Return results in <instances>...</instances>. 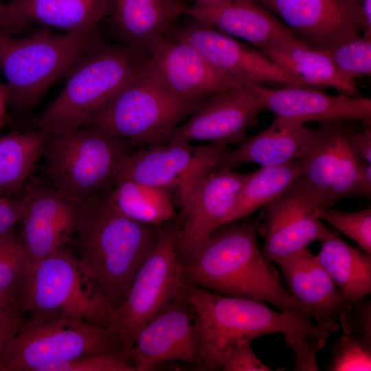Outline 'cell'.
Returning a JSON list of instances; mask_svg holds the SVG:
<instances>
[{
  "instance_id": "obj_1",
  "label": "cell",
  "mask_w": 371,
  "mask_h": 371,
  "mask_svg": "<svg viewBox=\"0 0 371 371\" xmlns=\"http://www.w3.org/2000/svg\"><path fill=\"white\" fill-rule=\"evenodd\" d=\"M262 214L214 230L183 264V280L217 293L268 302L283 313L305 319L304 306L274 276L257 241Z\"/></svg>"
},
{
  "instance_id": "obj_2",
  "label": "cell",
  "mask_w": 371,
  "mask_h": 371,
  "mask_svg": "<svg viewBox=\"0 0 371 371\" xmlns=\"http://www.w3.org/2000/svg\"><path fill=\"white\" fill-rule=\"evenodd\" d=\"M182 293L196 312L203 339L202 368L221 369L238 346L270 333H281L293 348L302 338L323 339L339 328L338 322L326 324L295 317L267 306L264 302L223 295L184 281Z\"/></svg>"
},
{
  "instance_id": "obj_3",
  "label": "cell",
  "mask_w": 371,
  "mask_h": 371,
  "mask_svg": "<svg viewBox=\"0 0 371 371\" xmlns=\"http://www.w3.org/2000/svg\"><path fill=\"white\" fill-rule=\"evenodd\" d=\"M161 226L129 218L102 194L83 202L71 241L80 262L114 309L125 298Z\"/></svg>"
},
{
  "instance_id": "obj_4",
  "label": "cell",
  "mask_w": 371,
  "mask_h": 371,
  "mask_svg": "<svg viewBox=\"0 0 371 371\" xmlns=\"http://www.w3.org/2000/svg\"><path fill=\"white\" fill-rule=\"evenodd\" d=\"M143 58L124 45H104L98 41L67 72L58 95L27 120V126L52 135L89 126L138 72Z\"/></svg>"
},
{
  "instance_id": "obj_5",
  "label": "cell",
  "mask_w": 371,
  "mask_h": 371,
  "mask_svg": "<svg viewBox=\"0 0 371 371\" xmlns=\"http://www.w3.org/2000/svg\"><path fill=\"white\" fill-rule=\"evenodd\" d=\"M98 37V28L63 34L42 30L20 38L0 36V69L15 109L30 111Z\"/></svg>"
},
{
  "instance_id": "obj_6",
  "label": "cell",
  "mask_w": 371,
  "mask_h": 371,
  "mask_svg": "<svg viewBox=\"0 0 371 371\" xmlns=\"http://www.w3.org/2000/svg\"><path fill=\"white\" fill-rule=\"evenodd\" d=\"M133 149L91 126L49 135L43 155L47 182L80 202L101 195L119 179Z\"/></svg>"
},
{
  "instance_id": "obj_7",
  "label": "cell",
  "mask_w": 371,
  "mask_h": 371,
  "mask_svg": "<svg viewBox=\"0 0 371 371\" xmlns=\"http://www.w3.org/2000/svg\"><path fill=\"white\" fill-rule=\"evenodd\" d=\"M207 99L191 100L175 95L139 68L89 126L132 147L165 144L180 122Z\"/></svg>"
},
{
  "instance_id": "obj_8",
  "label": "cell",
  "mask_w": 371,
  "mask_h": 371,
  "mask_svg": "<svg viewBox=\"0 0 371 371\" xmlns=\"http://www.w3.org/2000/svg\"><path fill=\"white\" fill-rule=\"evenodd\" d=\"M122 348L108 328L57 312H39L0 349V371H44L84 354Z\"/></svg>"
},
{
  "instance_id": "obj_9",
  "label": "cell",
  "mask_w": 371,
  "mask_h": 371,
  "mask_svg": "<svg viewBox=\"0 0 371 371\" xmlns=\"http://www.w3.org/2000/svg\"><path fill=\"white\" fill-rule=\"evenodd\" d=\"M17 301L23 313H61L108 328L114 311L97 282L66 245L34 265Z\"/></svg>"
},
{
  "instance_id": "obj_10",
  "label": "cell",
  "mask_w": 371,
  "mask_h": 371,
  "mask_svg": "<svg viewBox=\"0 0 371 371\" xmlns=\"http://www.w3.org/2000/svg\"><path fill=\"white\" fill-rule=\"evenodd\" d=\"M179 219L163 225L146 258L114 309L109 328L129 354L140 330L181 293L183 264L177 248Z\"/></svg>"
},
{
  "instance_id": "obj_11",
  "label": "cell",
  "mask_w": 371,
  "mask_h": 371,
  "mask_svg": "<svg viewBox=\"0 0 371 371\" xmlns=\"http://www.w3.org/2000/svg\"><path fill=\"white\" fill-rule=\"evenodd\" d=\"M358 122L320 124L311 129L298 159L302 175L319 196L322 208L330 207L344 198H370V164L361 158L351 141Z\"/></svg>"
},
{
  "instance_id": "obj_12",
  "label": "cell",
  "mask_w": 371,
  "mask_h": 371,
  "mask_svg": "<svg viewBox=\"0 0 371 371\" xmlns=\"http://www.w3.org/2000/svg\"><path fill=\"white\" fill-rule=\"evenodd\" d=\"M229 150L225 145L181 141L142 147L128 156L120 178L176 189L181 203L202 179L219 168Z\"/></svg>"
},
{
  "instance_id": "obj_13",
  "label": "cell",
  "mask_w": 371,
  "mask_h": 371,
  "mask_svg": "<svg viewBox=\"0 0 371 371\" xmlns=\"http://www.w3.org/2000/svg\"><path fill=\"white\" fill-rule=\"evenodd\" d=\"M321 208L319 196L302 175L262 207L260 232H264L265 240L261 251L269 264L308 247L328 232L319 217Z\"/></svg>"
},
{
  "instance_id": "obj_14",
  "label": "cell",
  "mask_w": 371,
  "mask_h": 371,
  "mask_svg": "<svg viewBox=\"0 0 371 371\" xmlns=\"http://www.w3.org/2000/svg\"><path fill=\"white\" fill-rule=\"evenodd\" d=\"M129 355L135 371L153 370L171 360L202 367L201 327L196 312L182 291L140 330Z\"/></svg>"
},
{
  "instance_id": "obj_15",
  "label": "cell",
  "mask_w": 371,
  "mask_h": 371,
  "mask_svg": "<svg viewBox=\"0 0 371 371\" xmlns=\"http://www.w3.org/2000/svg\"><path fill=\"white\" fill-rule=\"evenodd\" d=\"M143 58L141 71L172 94L204 100L242 85H247L212 65L188 43L166 36Z\"/></svg>"
},
{
  "instance_id": "obj_16",
  "label": "cell",
  "mask_w": 371,
  "mask_h": 371,
  "mask_svg": "<svg viewBox=\"0 0 371 371\" xmlns=\"http://www.w3.org/2000/svg\"><path fill=\"white\" fill-rule=\"evenodd\" d=\"M25 186L21 198L23 210L20 240L34 265L71 241L83 202L41 178Z\"/></svg>"
},
{
  "instance_id": "obj_17",
  "label": "cell",
  "mask_w": 371,
  "mask_h": 371,
  "mask_svg": "<svg viewBox=\"0 0 371 371\" xmlns=\"http://www.w3.org/2000/svg\"><path fill=\"white\" fill-rule=\"evenodd\" d=\"M175 30L172 38L188 43L212 65L240 82L308 87L259 49L208 25L193 21Z\"/></svg>"
},
{
  "instance_id": "obj_18",
  "label": "cell",
  "mask_w": 371,
  "mask_h": 371,
  "mask_svg": "<svg viewBox=\"0 0 371 371\" xmlns=\"http://www.w3.org/2000/svg\"><path fill=\"white\" fill-rule=\"evenodd\" d=\"M251 85H242L208 98L172 132L168 142L206 141L227 146L240 143L258 123L262 110Z\"/></svg>"
},
{
  "instance_id": "obj_19",
  "label": "cell",
  "mask_w": 371,
  "mask_h": 371,
  "mask_svg": "<svg viewBox=\"0 0 371 371\" xmlns=\"http://www.w3.org/2000/svg\"><path fill=\"white\" fill-rule=\"evenodd\" d=\"M310 45L328 50L363 31L359 0H255Z\"/></svg>"
},
{
  "instance_id": "obj_20",
  "label": "cell",
  "mask_w": 371,
  "mask_h": 371,
  "mask_svg": "<svg viewBox=\"0 0 371 371\" xmlns=\"http://www.w3.org/2000/svg\"><path fill=\"white\" fill-rule=\"evenodd\" d=\"M247 174L218 168L202 179L181 205L177 248L182 262L191 258L209 235L222 225Z\"/></svg>"
},
{
  "instance_id": "obj_21",
  "label": "cell",
  "mask_w": 371,
  "mask_h": 371,
  "mask_svg": "<svg viewBox=\"0 0 371 371\" xmlns=\"http://www.w3.org/2000/svg\"><path fill=\"white\" fill-rule=\"evenodd\" d=\"M262 109L275 117L305 124L353 120L371 124V98L327 94L318 89L297 85L280 87L253 85Z\"/></svg>"
},
{
  "instance_id": "obj_22",
  "label": "cell",
  "mask_w": 371,
  "mask_h": 371,
  "mask_svg": "<svg viewBox=\"0 0 371 371\" xmlns=\"http://www.w3.org/2000/svg\"><path fill=\"white\" fill-rule=\"evenodd\" d=\"M184 14L259 50L301 39L255 0H227L212 5L194 3L186 7Z\"/></svg>"
},
{
  "instance_id": "obj_23",
  "label": "cell",
  "mask_w": 371,
  "mask_h": 371,
  "mask_svg": "<svg viewBox=\"0 0 371 371\" xmlns=\"http://www.w3.org/2000/svg\"><path fill=\"white\" fill-rule=\"evenodd\" d=\"M289 288L317 323L338 322L348 302L308 247L276 262Z\"/></svg>"
},
{
  "instance_id": "obj_24",
  "label": "cell",
  "mask_w": 371,
  "mask_h": 371,
  "mask_svg": "<svg viewBox=\"0 0 371 371\" xmlns=\"http://www.w3.org/2000/svg\"><path fill=\"white\" fill-rule=\"evenodd\" d=\"M186 6L180 0H110L107 16L123 45L148 52Z\"/></svg>"
},
{
  "instance_id": "obj_25",
  "label": "cell",
  "mask_w": 371,
  "mask_h": 371,
  "mask_svg": "<svg viewBox=\"0 0 371 371\" xmlns=\"http://www.w3.org/2000/svg\"><path fill=\"white\" fill-rule=\"evenodd\" d=\"M311 132L304 124L274 116L265 129L246 137L236 149L229 150L219 168L232 169L248 163L274 166L299 159Z\"/></svg>"
},
{
  "instance_id": "obj_26",
  "label": "cell",
  "mask_w": 371,
  "mask_h": 371,
  "mask_svg": "<svg viewBox=\"0 0 371 371\" xmlns=\"http://www.w3.org/2000/svg\"><path fill=\"white\" fill-rule=\"evenodd\" d=\"M260 51L308 87H331L346 96H354L357 92L355 81H348L341 76L326 50L313 47L302 39Z\"/></svg>"
},
{
  "instance_id": "obj_27",
  "label": "cell",
  "mask_w": 371,
  "mask_h": 371,
  "mask_svg": "<svg viewBox=\"0 0 371 371\" xmlns=\"http://www.w3.org/2000/svg\"><path fill=\"white\" fill-rule=\"evenodd\" d=\"M317 260L348 302L371 293V255L352 247L333 231L319 240Z\"/></svg>"
},
{
  "instance_id": "obj_28",
  "label": "cell",
  "mask_w": 371,
  "mask_h": 371,
  "mask_svg": "<svg viewBox=\"0 0 371 371\" xmlns=\"http://www.w3.org/2000/svg\"><path fill=\"white\" fill-rule=\"evenodd\" d=\"M110 0H10V9L30 24L65 32L98 28L107 16Z\"/></svg>"
},
{
  "instance_id": "obj_29",
  "label": "cell",
  "mask_w": 371,
  "mask_h": 371,
  "mask_svg": "<svg viewBox=\"0 0 371 371\" xmlns=\"http://www.w3.org/2000/svg\"><path fill=\"white\" fill-rule=\"evenodd\" d=\"M120 213L139 223L161 226L176 218L170 190L120 178L102 194Z\"/></svg>"
},
{
  "instance_id": "obj_30",
  "label": "cell",
  "mask_w": 371,
  "mask_h": 371,
  "mask_svg": "<svg viewBox=\"0 0 371 371\" xmlns=\"http://www.w3.org/2000/svg\"><path fill=\"white\" fill-rule=\"evenodd\" d=\"M302 175L298 159L247 173L235 203L222 225L249 216L284 192Z\"/></svg>"
},
{
  "instance_id": "obj_31",
  "label": "cell",
  "mask_w": 371,
  "mask_h": 371,
  "mask_svg": "<svg viewBox=\"0 0 371 371\" xmlns=\"http://www.w3.org/2000/svg\"><path fill=\"white\" fill-rule=\"evenodd\" d=\"M48 137L43 131L30 129L0 137V190L14 191L25 186Z\"/></svg>"
},
{
  "instance_id": "obj_32",
  "label": "cell",
  "mask_w": 371,
  "mask_h": 371,
  "mask_svg": "<svg viewBox=\"0 0 371 371\" xmlns=\"http://www.w3.org/2000/svg\"><path fill=\"white\" fill-rule=\"evenodd\" d=\"M33 267L13 230L0 234V287L17 300Z\"/></svg>"
},
{
  "instance_id": "obj_33",
  "label": "cell",
  "mask_w": 371,
  "mask_h": 371,
  "mask_svg": "<svg viewBox=\"0 0 371 371\" xmlns=\"http://www.w3.org/2000/svg\"><path fill=\"white\" fill-rule=\"evenodd\" d=\"M341 76L348 81L371 75V36L363 33L326 50Z\"/></svg>"
},
{
  "instance_id": "obj_34",
  "label": "cell",
  "mask_w": 371,
  "mask_h": 371,
  "mask_svg": "<svg viewBox=\"0 0 371 371\" xmlns=\"http://www.w3.org/2000/svg\"><path fill=\"white\" fill-rule=\"evenodd\" d=\"M44 371H135L129 354L117 348L84 354L48 366Z\"/></svg>"
},
{
  "instance_id": "obj_35",
  "label": "cell",
  "mask_w": 371,
  "mask_h": 371,
  "mask_svg": "<svg viewBox=\"0 0 371 371\" xmlns=\"http://www.w3.org/2000/svg\"><path fill=\"white\" fill-rule=\"evenodd\" d=\"M320 220L333 225L337 230L356 242L368 254L371 255V209L348 212L321 208Z\"/></svg>"
},
{
  "instance_id": "obj_36",
  "label": "cell",
  "mask_w": 371,
  "mask_h": 371,
  "mask_svg": "<svg viewBox=\"0 0 371 371\" xmlns=\"http://www.w3.org/2000/svg\"><path fill=\"white\" fill-rule=\"evenodd\" d=\"M332 371L370 370L371 341L360 336L343 332L335 349Z\"/></svg>"
},
{
  "instance_id": "obj_37",
  "label": "cell",
  "mask_w": 371,
  "mask_h": 371,
  "mask_svg": "<svg viewBox=\"0 0 371 371\" xmlns=\"http://www.w3.org/2000/svg\"><path fill=\"white\" fill-rule=\"evenodd\" d=\"M224 371H271L256 356L251 347V341L235 348L224 361L221 368Z\"/></svg>"
},
{
  "instance_id": "obj_38",
  "label": "cell",
  "mask_w": 371,
  "mask_h": 371,
  "mask_svg": "<svg viewBox=\"0 0 371 371\" xmlns=\"http://www.w3.org/2000/svg\"><path fill=\"white\" fill-rule=\"evenodd\" d=\"M326 340L313 335L302 338L292 348L295 355L293 370H319L316 353L326 344Z\"/></svg>"
},
{
  "instance_id": "obj_39",
  "label": "cell",
  "mask_w": 371,
  "mask_h": 371,
  "mask_svg": "<svg viewBox=\"0 0 371 371\" xmlns=\"http://www.w3.org/2000/svg\"><path fill=\"white\" fill-rule=\"evenodd\" d=\"M27 319L18 301L0 306V349L21 328Z\"/></svg>"
},
{
  "instance_id": "obj_40",
  "label": "cell",
  "mask_w": 371,
  "mask_h": 371,
  "mask_svg": "<svg viewBox=\"0 0 371 371\" xmlns=\"http://www.w3.org/2000/svg\"><path fill=\"white\" fill-rule=\"evenodd\" d=\"M23 210L21 199L0 196V234L13 230L14 225L21 221Z\"/></svg>"
},
{
  "instance_id": "obj_41",
  "label": "cell",
  "mask_w": 371,
  "mask_h": 371,
  "mask_svg": "<svg viewBox=\"0 0 371 371\" xmlns=\"http://www.w3.org/2000/svg\"><path fill=\"white\" fill-rule=\"evenodd\" d=\"M351 141L361 158L371 164V124L358 122L352 132Z\"/></svg>"
},
{
  "instance_id": "obj_42",
  "label": "cell",
  "mask_w": 371,
  "mask_h": 371,
  "mask_svg": "<svg viewBox=\"0 0 371 371\" xmlns=\"http://www.w3.org/2000/svg\"><path fill=\"white\" fill-rule=\"evenodd\" d=\"M30 25V23L12 11L7 3H0V34L10 35L25 30Z\"/></svg>"
},
{
  "instance_id": "obj_43",
  "label": "cell",
  "mask_w": 371,
  "mask_h": 371,
  "mask_svg": "<svg viewBox=\"0 0 371 371\" xmlns=\"http://www.w3.org/2000/svg\"><path fill=\"white\" fill-rule=\"evenodd\" d=\"M361 7L363 21V34L371 36V0H362Z\"/></svg>"
},
{
  "instance_id": "obj_44",
  "label": "cell",
  "mask_w": 371,
  "mask_h": 371,
  "mask_svg": "<svg viewBox=\"0 0 371 371\" xmlns=\"http://www.w3.org/2000/svg\"><path fill=\"white\" fill-rule=\"evenodd\" d=\"M10 101V89L6 83L0 82V129L3 126L8 102Z\"/></svg>"
},
{
  "instance_id": "obj_45",
  "label": "cell",
  "mask_w": 371,
  "mask_h": 371,
  "mask_svg": "<svg viewBox=\"0 0 371 371\" xmlns=\"http://www.w3.org/2000/svg\"><path fill=\"white\" fill-rule=\"evenodd\" d=\"M194 3L203 5H212L224 2L227 0H193Z\"/></svg>"
},
{
  "instance_id": "obj_46",
  "label": "cell",
  "mask_w": 371,
  "mask_h": 371,
  "mask_svg": "<svg viewBox=\"0 0 371 371\" xmlns=\"http://www.w3.org/2000/svg\"><path fill=\"white\" fill-rule=\"evenodd\" d=\"M1 35H7V34H0V36H1Z\"/></svg>"
},
{
  "instance_id": "obj_47",
  "label": "cell",
  "mask_w": 371,
  "mask_h": 371,
  "mask_svg": "<svg viewBox=\"0 0 371 371\" xmlns=\"http://www.w3.org/2000/svg\"><path fill=\"white\" fill-rule=\"evenodd\" d=\"M359 1H362V0H359Z\"/></svg>"
}]
</instances>
